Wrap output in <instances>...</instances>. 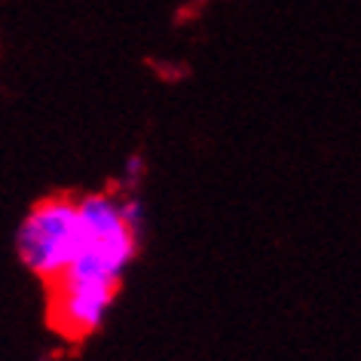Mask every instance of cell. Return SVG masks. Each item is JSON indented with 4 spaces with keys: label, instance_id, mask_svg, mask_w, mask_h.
I'll use <instances>...</instances> for the list:
<instances>
[{
    "label": "cell",
    "instance_id": "1",
    "mask_svg": "<svg viewBox=\"0 0 361 361\" xmlns=\"http://www.w3.org/2000/svg\"><path fill=\"white\" fill-rule=\"evenodd\" d=\"M83 233L71 267L49 294L56 328L71 340L92 337L120 300L126 276L141 251L144 209L135 190H98L80 196Z\"/></svg>",
    "mask_w": 361,
    "mask_h": 361
},
{
    "label": "cell",
    "instance_id": "2",
    "mask_svg": "<svg viewBox=\"0 0 361 361\" xmlns=\"http://www.w3.org/2000/svg\"><path fill=\"white\" fill-rule=\"evenodd\" d=\"M83 214L74 196H47L34 202L16 230V255L34 279L56 285L77 255Z\"/></svg>",
    "mask_w": 361,
    "mask_h": 361
}]
</instances>
